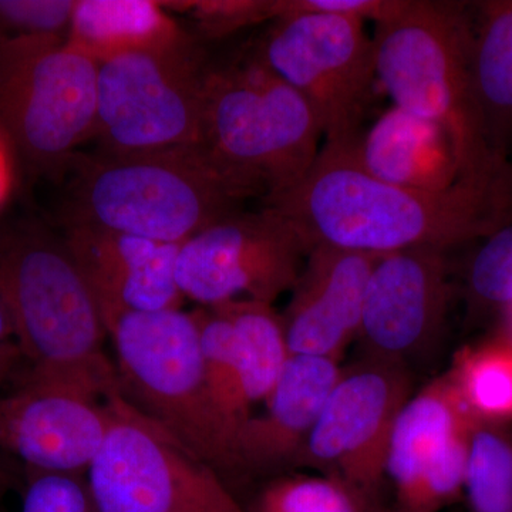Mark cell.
Returning <instances> with one entry per match:
<instances>
[{
    "mask_svg": "<svg viewBox=\"0 0 512 512\" xmlns=\"http://www.w3.org/2000/svg\"><path fill=\"white\" fill-rule=\"evenodd\" d=\"M511 311H512V308H511ZM512 340V339H511Z\"/></svg>",
    "mask_w": 512,
    "mask_h": 512,
    "instance_id": "35",
    "label": "cell"
},
{
    "mask_svg": "<svg viewBox=\"0 0 512 512\" xmlns=\"http://www.w3.org/2000/svg\"><path fill=\"white\" fill-rule=\"evenodd\" d=\"M380 255L315 247L281 315L289 355L340 360L357 338L370 272Z\"/></svg>",
    "mask_w": 512,
    "mask_h": 512,
    "instance_id": "17",
    "label": "cell"
},
{
    "mask_svg": "<svg viewBox=\"0 0 512 512\" xmlns=\"http://www.w3.org/2000/svg\"><path fill=\"white\" fill-rule=\"evenodd\" d=\"M76 0H0V42L66 37Z\"/></svg>",
    "mask_w": 512,
    "mask_h": 512,
    "instance_id": "29",
    "label": "cell"
},
{
    "mask_svg": "<svg viewBox=\"0 0 512 512\" xmlns=\"http://www.w3.org/2000/svg\"><path fill=\"white\" fill-rule=\"evenodd\" d=\"M309 249L301 232L272 208L237 211L184 241L175 279L202 308L232 301L272 305L291 292Z\"/></svg>",
    "mask_w": 512,
    "mask_h": 512,
    "instance_id": "12",
    "label": "cell"
},
{
    "mask_svg": "<svg viewBox=\"0 0 512 512\" xmlns=\"http://www.w3.org/2000/svg\"><path fill=\"white\" fill-rule=\"evenodd\" d=\"M110 400L62 383L20 379L0 399V450L23 466L87 474L113 423Z\"/></svg>",
    "mask_w": 512,
    "mask_h": 512,
    "instance_id": "14",
    "label": "cell"
},
{
    "mask_svg": "<svg viewBox=\"0 0 512 512\" xmlns=\"http://www.w3.org/2000/svg\"><path fill=\"white\" fill-rule=\"evenodd\" d=\"M349 144L360 167L384 183L421 191L468 184L443 130L397 107Z\"/></svg>",
    "mask_w": 512,
    "mask_h": 512,
    "instance_id": "19",
    "label": "cell"
},
{
    "mask_svg": "<svg viewBox=\"0 0 512 512\" xmlns=\"http://www.w3.org/2000/svg\"><path fill=\"white\" fill-rule=\"evenodd\" d=\"M9 187L8 163H6L5 154L0 150V204L5 200L6 192Z\"/></svg>",
    "mask_w": 512,
    "mask_h": 512,
    "instance_id": "34",
    "label": "cell"
},
{
    "mask_svg": "<svg viewBox=\"0 0 512 512\" xmlns=\"http://www.w3.org/2000/svg\"><path fill=\"white\" fill-rule=\"evenodd\" d=\"M350 143V141H349ZM349 143H325L291 190L264 202L291 221L309 249L387 255L481 241L512 222V185L457 184L421 191L377 180Z\"/></svg>",
    "mask_w": 512,
    "mask_h": 512,
    "instance_id": "1",
    "label": "cell"
},
{
    "mask_svg": "<svg viewBox=\"0 0 512 512\" xmlns=\"http://www.w3.org/2000/svg\"><path fill=\"white\" fill-rule=\"evenodd\" d=\"M448 302L446 251L412 248L380 255L367 281L357 339L370 359L403 365L437 338Z\"/></svg>",
    "mask_w": 512,
    "mask_h": 512,
    "instance_id": "15",
    "label": "cell"
},
{
    "mask_svg": "<svg viewBox=\"0 0 512 512\" xmlns=\"http://www.w3.org/2000/svg\"><path fill=\"white\" fill-rule=\"evenodd\" d=\"M205 70L194 43L99 63L96 153L131 157L198 146Z\"/></svg>",
    "mask_w": 512,
    "mask_h": 512,
    "instance_id": "9",
    "label": "cell"
},
{
    "mask_svg": "<svg viewBox=\"0 0 512 512\" xmlns=\"http://www.w3.org/2000/svg\"><path fill=\"white\" fill-rule=\"evenodd\" d=\"M22 360L23 356L18 343L9 342L0 345V387L3 383L8 382L16 372H19Z\"/></svg>",
    "mask_w": 512,
    "mask_h": 512,
    "instance_id": "32",
    "label": "cell"
},
{
    "mask_svg": "<svg viewBox=\"0 0 512 512\" xmlns=\"http://www.w3.org/2000/svg\"><path fill=\"white\" fill-rule=\"evenodd\" d=\"M410 396L412 383L399 363L366 357L343 370L295 467L312 468L339 481L363 512H384L390 436Z\"/></svg>",
    "mask_w": 512,
    "mask_h": 512,
    "instance_id": "11",
    "label": "cell"
},
{
    "mask_svg": "<svg viewBox=\"0 0 512 512\" xmlns=\"http://www.w3.org/2000/svg\"><path fill=\"white\" fill-rule=\"evenodd\" d=\"M247 512H363L353 494L333 478L286 474L269 480Z\"/></svg>",
    "mask_w": 512,
    "mask_h": 512,
    "instance_id": "26",
    "label": "cell"
},
{
    "mask_svg": "<svg viewBox=\"0 0 512 512\" xmlns=\"http://www.w3.org/2000/svg\"><path fill=\"white\" fill-rule=\"evenodd\" d=\"M192 312L198 323L202 363L212 402L237 454L239 433L251 419V414L242 402L239 390L234 329L221 305L208 308L201 306Z\"/></svg>",
    "mask_w": 512,
    "mask_h": 512,
    "instance_id": "24",
    "label": "cell"
},
{
    "mask_svg": "<svg viewBox=\"0 0 512 512\" xmlns=\"http://www.w3.org/2000/svg\"><path fill=\"white\" fill-rule=\"evenodd\" d=\"M6 453L0 450V500L10 493L13 488L18 487L19 480L16 471L10 467L5 457Z\"/></svg>",
    "mask_w": 512,
    "mask_h": 512,
    "instance_id": "33",
    "label": "cell"
},
{
    "mask_svg": "<svg viewBox=\"0 0 512 512\" xmlns=\"http://www.w3.org/2000/svg\"><path fill=\"white\" fill-rule=\"evenodd\" d=\"M87 471L101 512H247L214 467L120 394Z\"/></svg>",
    "mask_w": 512,
    "mask_h": 512,
    "instance_id": "10",
    "label": "cell"
},
{
    "mask_svg": "<svg viewBox=\"0 0 512 512\" xmlns=\"http://www.w3.org/2000/svg\"><path fill=\"white\" fill-rule=\"evenodd\" d=\"M22 512H101L87 474L25 467Z\"/></svg>",
    "mask_w": 512,
    "mask_h": 512,
    "instance_id": "28",
    "label": "cell"
},
{
    "mask_svg": "<svg viewBox=\"0 0 512 512\" xmlns=\"http://www.w3.org/2000/svg\"><path fill=\"white\" fill-rule=\"evenodd\" d=\"M67 167L64 225L183 244L245 201L198 146L131 157L79 153Z\"/></svg>",
    "mask_w": 512,
    "mask_h": 512,
    "instance_id": "5",
    "label": "cell"
},
{
    "mask_svg": "<svg viewBox=\"0 0 512 512\" xmlns=\"http://www.w3.org/2000/svg\"><path fill=\"white\" fill-rule=\"evenodd\" d=\"M338 360L291 355L265 400L237 440L241 474L272 473L295 467L326 400L342 376Z\"/></svg>",
    "mask_w": 512,
    "mask_h": 512,
    "instance_id": "18",
    "label": "cell"
},
{
    "mask_svg": "<svg viewBox=\"0 0 512 512\" xmlns=\"http://www.w3.org/2000/svg\"><path fill=\"white\" fill-rule=\"evenodd\" d=\"M291 10L252 53L311 107L325 143H349L363 131L377 83L366 20L320 0H292Z\"/></svg>",
    "mask_w": 512,
    "mask_h": 512,
    "instance_id": "7",
    "label": "cell"
},
{
    "mask_svg": "<svg viewBox=\"0 0 512 512\" xmlns=\"http://www.w3.org/2000/svg\"><path fill=\"white\" fill-rule=\"evenodd\" d=\"M471 83L494 153L512 150V0L473 2Z\"/></svg>",
    "mask_w": 512,
    "mask_h": 512,
    "instance_id": "21",
    "label": "cell"
},
{
    "mask_svg": "<svg viewBox=\"0 0 512 512\" xmlns=\"http://www.w3.org/2000/svg\"><path fill=\"white\" fill-rule=\"evenodd\" d=\"M63 237L96 299L107 333L127 313L181 309L184 296L175 279L181 244L89 225H64Z\"/></svg>",
    "mask_w": 512,
    "mask_h": 512,
    "instance_id": "16",
    "label": "cell"
},
{
    "mask_svg": "<svg viewBox=\"0 0 512 512\" xmlns=\"http://www.w3.org/2000/svg\"><path fill=\"white\" fill-rule=\"evenodd\" d=\"M322 137L311 107L254 53L205 70L198 147L244 200L291 190Z\"/></svg>",
    "mask_w": 512,
    "mask_h": 512,
    "instance_id": "4",
    "label": "cell"
},
{
    "mask_svg": "<svg viewBox=\"0 0 512 512\" xmlns=\"http://www.w3.org/2000/svg\"><path fill=\"white\" fill-rule=\"evenodd\" d=\"M476 421L447 373L404 403L386 460L400 512H439L463 497Z\"/></svg>",
    "mask_w": 512,
    "mask_h": 512,
    "instance_id": "13",
    "label": "cell"
},
{
    "mask_svg": "<svg viewBox=\"0 0 512 512\" xmlns=\"http://www.w3.org/2000/svg\"><path fill=\"white\" fill-rule=\"evenodd\" d=\"M121 396L163 427L224 480L241 476L202 363L194 312L127 313L109 329Z\"/></svg>",
    "mask_w": 512,
    "mask_h": 512,
    "instance_id": "6",
    "label": "cell"
},
{
    "mask_svg": "<svg viewBox=\"0 0 512 512\" xmlns=\"http://www.w3.org/2000/svg\"><path fill=\"white\" fill-rule=\"evenodd\" d=\"M195 18L201 28L211 36H224L234 30L254 25L265 19H276V0H235V2H192Z\"/></svg>",
    "mask_w": 512,
    "mask_h": 512,
    "instance_id": "30",
    "label": "cell"
},
{
    "mask_svg": "<svg viewBox=\"0 0 512 512\" xmlns=\"http://www.w3.org/2000/svg\"><path fill=\"white\" fill-rule=\"evenodd\" d=\"M0 275L15 342L29 363L20 379L66 384L101 400L121 393L104 353L109 333L63 235L32 222L0 232Z\"/></svg>",
    "mask_w": 512,
    "mask_h": 512,
    "instance_id": "3",
    "label": "cell"
},
{
    "mask_svg": "<svg viewBox=\"0 0 512 512\" xmlns=\"http://www.w3.org/2000/svg\"><path fill=\"white\" fill-rule=\"evenodd\" d=\"M463 495L471 512H512V430L507 426L474 424Z\"/></svg>",
    "mask_w": 512,
    "mask_h": 512,
    "instance_id": "25",
    "label": "cell"
},
{
    "mask_svg": "<svg viewBox=\"0 0 512 512\" xmlns=\"http://www.w3.org/2000/svg\"><path fill=\"white\" fill-rule=\"evenodd\" d=\"M66 40L97 64L192 43L163 3L151 0H76Z\"/></svg>",
    "mask_w": 512,
    "mask_h": 512,
    "instance_id": "20",
    "label": "cell"
},
{
    "mask_svg": "<svg viewBox=\"0 0 512 512\" xmlns=\"http://www.w3.org/2000/svg\"><path fill=\"white\" fill-rule=\"evenodd\" d=\"M234 329L239 390L252 417L256 404L264 403L289 359L281 315L269 303H222Z\"/></svg>",
    "mask_w": 512,
    "mask_h": 512,
    "instance_id": "22",
    "label": "cell"
},
{
    "mask_svg": "<svg viewBox=\"0 0 512 512\" xmlns=\"http://www.w3.org/2000/svg\"><path fill=\"white\" fill-rule=\"evenodd\" d=\"M447 375L474 420L500 426L512 421L511 339L460 350Z\"/></svg>",
    "mask_w": 512,
    "mask_h": 512,
    "instance_id": "23",
    "label": "cell"
},
{
    "mask_svg": "<svg viewBox=\"0 0 512 512\" xmlns=\"http://www.w3.org/2000/svg\"><path fill=\"white\" fill-rule=\"evenodd\" d=\"M97 70L66 37L0 42V124L37 170H64L92 138Z\"/></svg>",
    "mask_w": 512,
    "mask_h": 512,
    "instance_id": "8",
    "label": "cell"
},
{
    "mask_svg": "<svg viewBox=\"0 0 512 512\" xmlns=\"http://www.w3.org/2000/svg\"><path fill=\"white\" fill-rule=\"evenodd\" d=\"M467 292L477 312L512 308V222L481 239L468 266Z\"/></svg>",
    "mask_w": 512,
    "mask_h": 512,
    "instance_id": "27",
    "label": "cell"
},
{
    "mask_svg": "<svg viewBox=\"0 0 512 512\" xmlns=\"http://www.w3.org/2000/svg\"><path fill=\"white\" fill-rule=\"evenodd\" d=\"M9 342H15V319L5 282L0 275V345Z\"/></svg>",
    "mask_w": 512,
    "mask_h": 512,
    "instance_id": "31",
    "label": "cell"
},
{
    "mask_svg": "<svg viewBox=\"0 0 512 512\" xmlns=\"http://www.w3.org/2000/svg\"><path fill=\"white\" fill-rule=\"evenodd\" d=\"M473 3L392 0L375 22L377 83L397 109L443 130L464 183L512 185V161L494 153L471 83Z\"/></svg>",
    "mask_w": 512,
    "mask_h": 512,
    "instance_id": "2",
    "label": "cell"
}]
</instances>
